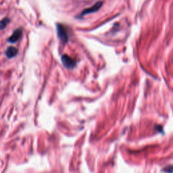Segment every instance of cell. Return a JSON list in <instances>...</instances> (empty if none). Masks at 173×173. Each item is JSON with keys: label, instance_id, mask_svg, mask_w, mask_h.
Masks as SVG:
<instances>
[{"label": "cell", "instance_id": "cell-1", "mask_svg": "<svg viewBox=\"0 0 173 173\" xmlns=\"http://www.w3.org/2000/svg\"><path fill=\"white\" fill-rule=\"evenodd\" d=\"M56 30H57L58 37L60 39V41H62L64 43H67L68 41V36L65 27L58 24L56 26Z\"/></svg>", "mask_w": 173, "mask_h": 173}, {"label": "cell", "instance_id": "cell-5", "mask_svg": "<svg viewBox=\"0 0 173 173\" xmlns=\"http://www.w3.org/2000/svg\"><path fill=\"white\" fill-rule=\"evenodd\" d=\"M18 52V50L17 47H15L14 46H10L6 49L5 51V54L7 58L12 59L17 55Z\"/></svg>", "mask_w": 173, "mask_h": 173}, {"label": "cell", "instance_id": "cell-4", "mask_svg": "<svg viewBox=\"0 0 173 173\" xmlns=\"http://www.w3.org/2000/svg\"><path fill=\"white\" fill-rule=\"evenodd\" d=\"M22 35V29H17L14 31V33L12 34L10 37L7 39V41L10 43H17L18 40L21 38Z\"/></svg>", "mask_w": 173, "mask_h": 173}, {"label": "cell", "instance_id": "cell-6", "mask_svg": "<svg viewBox=\"0 0 173 173\" xmlns=\"http://www.w3.org/2000/svg\"><path fill=\"white\" fill-rule=\"evenodd\" d=\"M10 19L9 18H4L0 21V31L4 30L7 27V25L10 23Z\"/></svg>", "mask_w": 173, "mask_h": 173}, {"label": "cell", "instance_id": "cell-2", "mask_svg": "<svg viewBox=\"0 0 173 173\" xmlns=\"http://www.w3.org/2000/svg\"><path fill=\"white\" fill-rule=\"evenodd\" d=\"M61 60L63 65L66 68H68V69L73 68L76 66L75 60L70 58V56H68V55H63L61 58Z\"/></svg>", "mask_w": 173, "mask_h": 173}, {"label": "cell", "instance_id": "cell-3", "mask_svg": "<svg viewBox=\"0 0 173 173\" xmlns=\"http://www.w3.org/2000/svg\"><path fill=\"white\" fill-rule=\"evenodd\" d=\"M102 5H103L102 2H98L96 3H95V4L93 6H91L90 7H88V8H87V9H84L82 12L80 13V17H83V16H84V15L95 12H97L98 10H99L100 9V7H102Z\"/></svg>", "mask_w": 173, "mask_h": 173}]
</instances>
